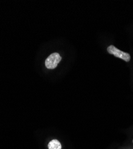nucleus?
<instances>
[{
  "label": "nucleus",
  "instance_id": "obj_3",
  "mask_svg": "<svg viewBox=\"0 0 133 149\" xmlns=\"http://www.w3.org/2000/svg\"><path fill=\"white\" fill-rule=\"evenodd\" d=\"M61 144L57 140H53L48 144L49 149H61Z\"/></svg>",
  "mask_w": 133,
  "mask_h": 149
},
{
  "label": "nucleus",
  "instance_id": "obj_4",
  "mask_svg": "<svg viewBox=\"0 0 133 149\" xmlns=\"http://www.w3.org/2000/svg\"><path fill=\"white\" fill-rule=\"evenodd\" d=\"M132 143H133V140H132Z\"/></svg>",
  "mask_w": 133,
  "mask_h": 149
},
{
  "label": "nucleus",
  "instance_id": "obj_1",
  "mask_svg": "<svg viewBox=\"0 0 133 149\" xmlns=\"http://www.w3.org/2000/svg\"><path fill=\"white\" fill-rule=\"evenodd\" d=\"M107 52L108 53L113 54L115 57L121 58L125 61L128 62L130 61L131 56L128 53L120 50L113 45H110L107 48Z\"/></svg>",
  "mask_w": 133,
  "mask_h": 149
},
{
  "label": "nucleus",
  "instance_id": "obj_2",
  "mask_svg": "<svg viewBox=\"0 0 133 149\" xmlns=\"http://www.w3.org/2000/svg\"><path fill=\"white\" fill-rule=\"evenodd\" d=\"M61 57L57 53H54L48 57L45 61V65L47 69H53L58 66L61 60Z\"/></svg>",
  "mask_w": 133,
  "mask_h": 149
}]
</instances>
